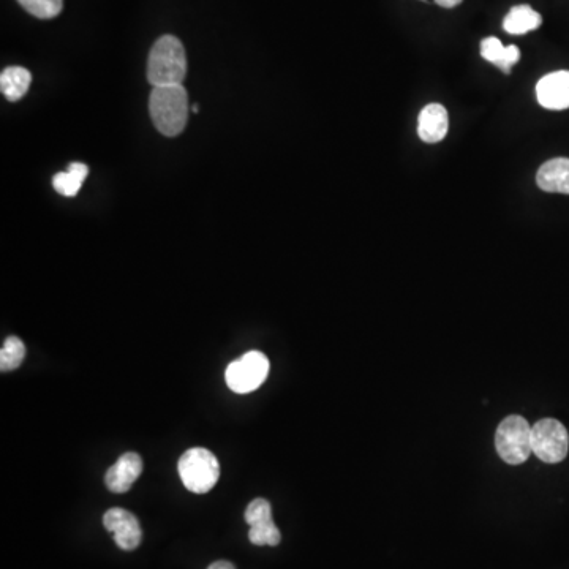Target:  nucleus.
<instances>
[{
  "label": "nucleus",
  "instance_id": "f257e3e1",
  "mask_svg": "<svg viewBox=\"0 0 569 569\" xmlns=\"http://www.w3.org/2000/svg\"><path fill=\"white\" fill-rule=\"evenodd\" d=\"M152 122L162 135L178 136L189 119V95L182 84L154 87L149 100Z\"/></svg>",
  "mask_w": 569,
  "mask_h": 569
},
{
  "label": "nucleus",
  "instance_id": "f03ea898",
  "mask_svg": "<svg viewBox=\"0 0 569 569\" xmlns=\"http://www.w3.org/2000/svg\"><path fill=\"white\" fill-rule=\"evenodd\" d=\"M187 75L184 45L174 35H163L152 46L147 61V80L154 87L182 84Z\"/></svg>",
  "mask_w": 569,
  "mask_h": 569
},
{
  "label": "nucleus",
  "instance_id": "7ed1b4c3",
  "mask_svg": "<svg viewBox=\"0 0 569 569\" xmlns=\"http://www.w3.org/2000/svg\"><path fill=\"white\" fill-rule=\"evenodd\" d=\"M179 476L185 489L193 494H208L220 478L217 457L206 448H192L179 459Z\"/></svg>",
  "mask_w": 569,
  "mask_h": 569
},
{
  "label": "nucleus",
  "instance_id": "20e7f679",
  "mask_svg": "<svg viewBox=\"0 0 569 569\" xmlns=\"http://www.w3.org/2000/svg\"><path fill=\"white\" fill-rule=\"evenodd\" d=\"M495 448L506 464H524L533 454L532 427L527 419L517 415L503 419L495 434Z\"/></svg>",
  "mask_w": 569,
  "mask_h": 569
},
{
  "label": "nucleus",
  "instance_id": "39448f33",
  "mask_svg": "<svg viewBox=\"0 0 569 569\" xmlns=\"http://www.w3.org/2000/svg\"><path fill=\"white\" fill-rule=\"evenodd\" d=\"M269 375V359L261 351H249L231 362L225 372L228 388L238 394H249L263 385Z\"/></svg>",
  "mask_w": 569,
  "mask_h": 569
},
{
  "label": "nucleus",
  "instance_id": "423d86ee",
  "mask_svg": "<svg viewBox=\"0 0 569 569\" xmlns=\"http://www.w3.org/2000/svg\"><path fill=\"white\" fill-rule=\"evenodd\" d=\"M532 448L539 460L558 464L568 456V430L557 419H541L532 427Z\"/></svg>",
  "mask_w": 569,
  "mask_h": 569
},
{
  "label": "nucleus",
  "instance_id": "0eeeda50",
  "mask_svg": "<svg viewBox=\"0 0 569 569\" xmlns=\"http://www.w3.org/2000/svg\"><path fill=\"white\" fill-rule=\"evenodd\" d=\"M103 525L113 533L114 541L122 551H135L143 539V530L135 514L127 509L111 508L103 516Z\"/></svg>",
  "mask_w": 569,
  "mask_h": 569
},
{
  "label": "nucleus",
  "instance_id": "6e6552de",
  "mask_svg": "<svg viewBox=\"0 0 569 569\" xmlns=\"http://www.w3.org/2000/svg\"><path fill=\"white\" fill-rule=\"evenodd\" d=\"M539 105L546 110L562 111L569 108V72L549 73L536 84Z\"/></svg>",
  "mask_w": 569,
  "mask_h": 569
},
{
  "label": "nucleus",
  "instance_id": "1a4fd4ad",
  "mask_svg": "<svg viewBox=\"0 0 569 569\" xmlns=\"http://www.w3.org/2000/svg\"><path fill=\"white\" fill-rule=\"evenodd\" d=\"M143 459L140 454L125 453L117 459L113 467L108 468L105 484L114 494H125L143 473Z\"/></svg>",
  "mask_w": 569,
  "mask_h": 569
},
{
  "label": "nucleus",
  "instance_id": "9d476101",
  "mask_svg": "<svg viewBox=\"0 0 569 569\" xmlns=\"http://www.w3.org/2000/svg\"><path fill=\"white\" fill-rule=\"evenodd\" d=\"M449 119L445 106L430 103L419 114L418 135L424 143H440L448 133Z\"/></svg>",
  "mask_w": 569,
  "mask_h": 569
},
{
  "label": "nucleus",
  "instance_id": "9b49d317",
  "mask_svg": "<svg viewBox=\"0 0 569 569\" xmlns=\"http://www.w3.org/2000/svg\"><path fill=\"white\" fill-rule=\"evenodd\" d=\"M536 184L544 192L569 195V159H554L544 163L536 174Z\"/></svg>",
  "mask_w": 569,
  "mask_h": 569
},
{
  "label": "nucleus",
  "instance_id": "f8f14e48",
  "mask_svg": "<svg viewBox=\"0 0 569 569\" xmlns=\"http://www.w3.org/2000/svg\"><path fill=\"white\" fill-rule=\"evenodd\" d=\"M481 56L503 72L509 73L511 67L521 59V51L514 45L503 46L498 38L487 37L481 42Z\"/></svg>",
  "mask_w": 569,
  "mask_h": 569
},
{
  "label": "nucleus",
  "instance_id": "ddd939ff",
  "mask_svg": "<svg viewBox=\"0 0 569 569\" xmlns=\"http://www.w3.org/2000/svg\"><path fill=\"white\" fill-rule=\"evenodd\" d=\"M543 24V18L530 5L511 8L503 19V29L511 35H524L536 31Z\"/></svg>",
  "mask_w": 569,
  "mask_h": 569
},
{
  "label": "nucleus",
  "instance_id": "4468645a",
  "mask_svg": "<svg viewBox=\"0 0 569 569\" xmlns=\"http://www.w3.org/2000/svg\"><path fill=\"white\" fill-rule=\"evenodd\" d=\"M31 83V72L24 67H8L0 75V91L10 102L21 100L29 91Z\"/></svg>",
  "mask_w": 569,
  "mask_h": 569
},
{
  "label": "nucleus",
  "instance_id": "2eb2a0df",
  "mask_svg": "<svg viewBox=\"0 0 569 569\" xmlns=\"http://www.w3.org/2000/svg\"><path fill=\"white\" fill-rule=\"evenodd\" d=\"M89 168L84 163H70L67 171L57 173L53 179L54 189L64 196H76L80 192L81 185L86 181Z\"/></svg>",
  "mask_w": 569,
  "mask_h": 569
},
{
  "label": "nucleus",
  "instance_id": "dca6fc26",
  "mask_svg": "<svg viewBox=\"0 0 569 569\" xmlns=\"http://www.w3.org/2000/svg\"><path fill=\"white\" fill-rule=\"evenodd\" d=\"M24 356H26V347L23 340L19 337H7L2 350H0V370L2 372H12L23 364Z\"/></svg>",
  "mask_w": 569,
  "mask_h": 569
},
{
  "label": "nucleus",
  "instance_id": "f3484780",
  "mask_svg": "<svg viewBox=\"0 0 569 569\" xmlns=\"http://www.w3.org/2000/svg\"><path fill=\"white\" fill-rule=\"evenodd\" d=\"M19 5L35 18H56L62 12L64 0H18Z\"/></svg>",
  "mask_w": 569,
  "mask_h": 569
},
{
  "label": "nucleus",
  "instance_id": "a211bd4d",
  "mask_svg": "<svg viewBox=\"0 0 569 569\" xmlns=\"http://www.w3.org/2000/svg\"><path fill=\"white\" fill-rule=\"evenodd\" d=\"M249 539L250 543L255 544V546H277L282 535H280V530L274 521H271L250 527Z\"/></svg>",
  "mask_w": 569,
  "mask_h": 569
},
{
  "label": "nucleus",
  "instance_id": "6ab92c4d",
  "mask_svg": "<svg viewBox=\"0 0 569 569\" xmlns=\"http://www.w3.org/2000/svg\"><path fill=\"white\" fill-rule=\"evenodd\" d=\"M272 521L271 503L264 498L253 500L247 509H245V522L253 527V525L264 524V522Z\"/></svg>",
  "mask_w": 569,
  "mask_h": 569
},
{
  "label": "nucleus",
  "instance_id": "aec40b11",
  "mask_svg": "<svg viewBox=\"0 0 569 569\" xmlns=\"http://www.w3.org/2000/svg\"><path fill=\"white\" fill-rule=\"evenodd\" d=\"M434 2L443 8H454L457 7V5L462 4L464 0H434Z\"/></svg>",
  "mask_w": 569,
  "mask_h": 569
},
{
  "label": "nucleus",
  "instance_id": "412c9836",
  "mask_svg": "<svg viewBox=\"0 0 569 569\" xmlns=\"http://www.w3.org/2000/svg\"><path fill=\"white\" fill-rule=\"evenodd\" d=\"M208 569H236L233 563L227 562V560H219V562L212 563Z\"/></svg>",
  "mask_w": 569,
  "mask_h": 569
},
{
  "label": "nucleus",
  "instance_id": "4be33fe9",
  "mask_svg": "<svg viewBox=\"0 0 569 569\" xmlns=\"http://www.w3.org/2000/svg\"><path fill=\"white\" fill-rule=\"evenodd\" d=\"M192 111H193V113H198V111H200V106H198V105H193V106H192Z\"/></svg>",
  "mask_w": 569,
  "mask_h": 569
}]
</instances>
